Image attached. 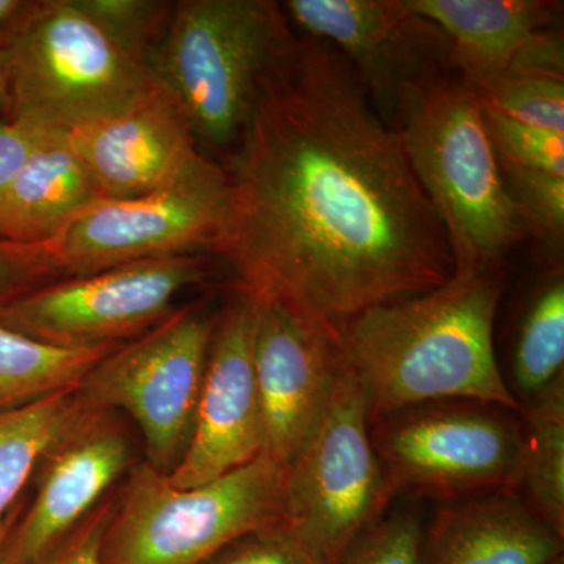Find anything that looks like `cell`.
Here are the masks:
<instances>
[{
    "label": "cell",
    "instance_id": "obj_1",
    "mask_svg": "<svg viewBox=\"0 0 564 564\" xmlns=\"http://www.w3.org/2000/svg\"><path fill=\"white\" fill-rule=\"evenodd\" d=\"M218 254L240 288L339 332L454 276L440 215L350 62L296 40L225 169Z\"/></svg>",
    "mask_w": 564,
    "mask_h": 564
},
{
    "label": "cell",
    "instance_id": "obj_2",
    "mask_svg": "<svg viewBox=\"0 0 564 564\" xmlns=\"http://www.w3.org/2000/svg\"><path fill=\"white\" fill-rule=\"evenodd\" d=\"M503 273L372 307L340 326L345 362L361 381L369 421L419 404L475 402L524 413L494 347Z\"/></svg>",
    "mask_w": 564,
    "mask_h": 564
},
{
    "label": "cell",
    "instance_id": "obj_3",
    "mask_svg": "<svg viewBox=\"0 0 564 564\" xmlns=\"http://www.w3.org/2000/svg\"><path fill=\"white\" fill-rule=\"evenodd\" d=\"M397 102L400 144L451 243L452 281L500 272L529 229L508 192L480 99L463 82L425 76Z\"/></svg>",
    "mask_w": 564,
    "mask_h": 564
},
{
    "label": "cell",
    "instance_id": "obj_4",
    "mask_svg": "<svg viewBox=\"0 0 564 564\" xmlns=\"http://www.w3.org/2000/svg\"><path fill=\"white\" fill-rule=\"evenodd\" d=\"M295 41L281 3L181 0L148 69L180 107L199 150L232 154Z\"/></svg>",
    "mask_w": 564,
    "mask_h": 564
},
{
    "label": "cell",
    "instance_id": "obj_5",
    "mask_svg": "<svg viewBox=\"0 0 564 564\" xmlns=\"http://www.w3.org/2000/svg\"><path fill=\"white\" fill-rule=\"evenodd\" d=\"M285 469L263 454L182 489L147 462L117 491L102 564H203L237 538L284 522Z\"/></svg>",
    "mask_w": 564,
    "mask_h": 564
},
{
    "label": "cell",
    "instance_id": "obj_6",
    "mask_svg": "<svg viewBox=\"0 0 564 564\" xmlns=\"http://www.w3.org/2000/svg\"><path fill=\"white\" fill-rule=\"evenodd\" d=\"M9 118L68 132L115 113L139 98L152 77L77 6L32 0L0 41Z\"/></svg>",
    "mask_w": 564,
    "mask_h": 564
},
{
    "label": "cell",
    "instance_id": "obj_7",
    "mask_svg": "<svg viewBox=\"0 0 564 564\" xmlns=\"http://www.w3.org/2000/svg\"><path fill=\"white\" fill-rule=\"evenodd\" d=\"M392 499L366 392L345 362L325 413L285 469V529L318 564H339Z\"/></svg>",
    "mask_w": 564,
    "mask_h": 564
},
{
    "label": "cell",
    "instance_id": "obj_8",
    "mask_svg": "<svg viewBox=\"0 0 564 564\" xmlns=\"http://www.w3.org/2000/svg\"><path fill=\"white\" fill-rule=\"evenodd\" d=\"M217 315L204 302L176 307L150 332L118 345L77 388L90 406L122 411L135 422L144 462L159 473L172 474L191 444Z\"/></svg>",
    "mask_w": 564,
    "mask_h": 564
},
{
    "label": "cell",
    "instance_id": "obj_9",
    "mask_svg": "<svg viewBox=\"0 0 564 564\" xmlns=\"http://www.w3.org/2000/svg\"><path fill=\"white\" fill-rule=\"evenodd\" d=\"M488 404L426 403L370 423L393 494L441 502L518 489L524 430Z\"/></svg>",
    "mask_w": 564,
    "mask_h": 564
},
{
    "label": "cell",
    "instance_id": "obj_10",
    "mask_svg": "<svg viewBox=\"0 0 564 564\" xmlns=\"http://www.w3.org/2000/svg\"><path fill=\"white\" fill-rule=\"evenodd\" d=\"M228 210V176L212 161L173 187L99 199L41 243L58 278L85 276L163 256L215 252Z\"/></svg>",
    "mask_w": 564,
    "mask_h": 564
},
{
    "label": "cell",
    "instance_id": "obj_11",
    "mask_svg": "<svg viewBox=\"0 0 564 564\" xmlns=\"http://www.w3.org/2000/svg\"><path fill=\"white\" fill-rule=\"evenodd\" d=\"M206 276V259L192 252L61 278L11 303L0 325L55 347L120 345L165 321L177 296Z\"/></svg>",
    "mask_w": 564,
    "mask_h": 564
},
{
    "label": "cell",
    "instance_id": "obj_12",
    "mask_svg": "<svg viewBox=\"0 0 564 564\" xmlns=\"http://www.w3.org/2000/svg\"><path fill=\"white\" fill-rule=\"evenodd\" d=\"M133 464L126 423L115 411L84 402L41 458L35 496L11 529L0 564L40 562L115 491Z\"/></svg>",
    "mask_w": 564,
    "mask_h": 564
},
{
    "label": "cell",
    "instance_id": "obj_13",
    "mask_svg": "<svg viewBox=\"0 0 564 564\" xmlns=\"http://www.w3.org/2000/svg\"><path fill=\"white\" fill-rule=\"evenodd\" d=\"M254 295V372L263 419L262 454L288 469L325 413L345 358L337 329L280 300Z\"/></svg>",
    "mask_w": 564,
    "mask_h": 564
},
{
    "label": "cell",
    "instance_id": "obj_14",
    "mask_svg": "<svg viewBox=\"0 0 564 564\" xmlns=\"http://www.w3.org/2000/svg\"><path fill=\"white\" fill-rule=\"evenodd\" d=\"M258 296L237 285L217 315L195 429L184 458L169 475L177 488H195L251 463L263 452L261 399L254 372Z\"/></svg>",
    "mask_w": 564,
    "mask_h": 564
},
{
    "label": "cell",
    "instance_id": "obj_15",
    "mask_svg": "<svg viewBox=\"0 0 564 564\" xmlns=\"http://www.w3.org/2000/svg\"><path fill=\"white\" fill-rule=\"evenodd\" d=\"M63 133L104 198L173 187L212 162L180 107L154 79L122 109Z\"/></svg>",
    "mask_w": 564,
    "mask_h": 564
},
{
    "label": "cell",
    "instance_id": "obj_16",
    "mask_svg": "<svg viewBox=\"0 0 564 564\" xmlns=\"http://www.w3.org/2000/svg\"><path fill=\"white\" fill-rule=\"evenodd\" d=\"M560 558L563 536L514 491L441 503L423 534L422 564H552Z\"/></svg>",
    "mask_w": 564,
    "mask_h": 564
},
{
    "label": "cell",
    "instance_id": "obj_17",
    "mask_svg": "<svg viewBox=\"0 0 564 564\" xmlns=\"http://www.w3.org/2000/svg\"><path fill=\"white\" fill-rule=\"evenodd\" d=\"M415 17L444 33L463 84L477 91L516 68L549 35L556 3L540 0H406Z\"/></svg>",
    "mask_w": 564,
    "mask_h": 564
},
{
    "label": "cell",
    "instance_id": "obj_18",
    "mask_svg": "<svg viewBox=\"0 0 564 564\" xmlns=\"http://www.w3.org/2000/svg\"><path fill=\"white\" fill-rule=\"evenodd\" d=\"M281 7L311 40L339 51L367 84L395 88V99L410 87L400 65H413L410 47L425 21L406 0H288Z\"/></svg>",
    "mask_w": 564,
    "mask_h": 564
},
{
    "label": "cell",
    "instance_id": "obj_19",
    "mask_svg": "<svg viewBox=\"0 0 564 564\" xmlns=\"http://www.w3.org/2000/svg\"><path fill=\"white\" fill-rule=\"evenodd\" d=\"M104 195L63 132H51L0 193V239L41 243Z\"/></svg>",
    "mask_w": 564,
    "mask_h": 564
},
{
    "label": "cell",
    "instance_id": "obj_20",
    "mask_svg": "<svg viewBox=\"0 0 564 564\" xmlns=\"http://www.w3.org/2000/svg\"><path fill=\"white\" fill-rule=\"evenodd\" d=\"M518 489L527 507L564 538V377L525 400Z\"/></svg>",
    "mask_w": 564,
    "mask_h": 564
},
{
    "label": "cell",
    "instance_id": "obj_21",
    "mask_svg": "<svg viewBox=\"0 0 564 564\" xmlns=\"http://www.w3.org/2000/svg\"><path fill=\"white\" fill-rule=\"evenodd\" d=\"M117 347H55L0 325V411L79 388L93 367Z\"/></svg>",
    "mask_w": 564,
    "mask_h": 564
},
{
    "label": "cell",
    "instance_id": "obj_22",
    "mask_svg": "<svg viewBox=\"0 0 564 564\" xmlns=\"http://www.w3.org/2000/svg\"><path fill=\"white\" fill-rule=\"evenodd\" d=\"M82 404L73 389L0 411V522L21 502L22 489L35 475L41 458Z\"/></svg>",
    "mask_w": 564,
    "mask_h": 564
},
{
    "label": "cell",
    "instance_id": "obj_23",
    "mask_svg": "<svg viewBox=\"0 0 564 564\" xmlns=\"http://www.w3.org/2000/svg\"><path fill=\"white\" fill-rule=\"evenodd\" d=\"M564 282L545 285L527 311L514 345L513 378L525 400L564 377Z\"/></svg>",
    "mask_w": 564,
    "mask_h": 564
},
{
    "label": "cell",
    "instance_id": "obj_24",
    "mask_svg": "<svg viewBox=\"0 0 564 564\" xmlns=\"http://www.w3.org/2000/svg\"><path fill=\"white\" fill-rule=\"evenodd\" d=\"M474 93L481 104L511 120L564 135L563 76L540 70H507Z\"/></svg>",
    "mask_w": 564,
    "mask_h": 564
},
{
    "label": "cell",
    "instance_id": "obj_25",
    "mask_svg": "<svg viewBox=\"0 0 564 564\" xmlns=\"http://www.w3.org/2000/svg\"><path fill=\"white\" fill-rule=\"evenodd\" d=\"M122 50L148 66L165 32L173 2L163 0H76Z\"/></svg>",
    "mask_w": 564,
    "mask_h": 564
},
{
    "label": "cell",
    "instance_id": "obj_26",
    "mask_svg": "<svg viewBox=\"0 0 564 564\" xmlns=\"http://www.w3.org/2000/svg\"><path fill=\"white\" fill-rule=\"evenodd\" d=\"M511 198L518 204L527 229L555 252L564 237V177L500 163Z\"/></svg>",
    "mask_w": 564,
    "mask_h": 564
},
{
    "label": "cell",
    "instance_id": "obj_27",
    "mask_svg": "<svg viewBox=\"0 0 564 564\" xmlns=\"http://www.w3.org/2000/svg\"><path fill=\"white\" fill-rule=\"evenodd\" d=\"M481 111L500 163L564 177V135L511 120L485 104Z\"/></svg>",
    "mask_w": 564,
    "mask_h": 564
},
{
    "label": "cell",
    "instance_id": "obj_28",
    "mask_svg": "<svg viewBox=\"0 0 564 564\" xmlns=\"http://www.w3.org/2000/svg\"><path fill=\"white\" fill-rule=\"evenodd\" d=\"M423 534L415 511L384 514L351 544L339 564H422Z\"/></svg>",
    "mask_w": 564,
    "mask_h": 564
},
{
    "label": "cell",
    "instance_id": "obj_29",
    "mask_svg": "<svg viewBox=\"0 0 564 564\" xmlns=\"http://www.w3.org/2000/svg\"><path fill=\"white\" fill-rule=\"evenodd\" d=\"M61 280L43 243L0 239V313L22 295Z\"/></svg>",
    "mask_w": 564,
    "mask_h": 564
},
{
    "label": "cell",
    "instance_id": "obj_30",
    "mask_svg": "<svg viewBox=\"0 0 564 564\" xmlns=\"http://www.w3.org/2000/svg\"><path fill=\"white\" fill-rule=\"evenodd\" d=\"M203 564H318L282 524L237 538Z\"/></svg>",
    "mask_w": 564,
    "mask_h": 564
},
{
    "label": "cell",
    "instance_id": "obj_31",
    "mask_svg": "<svg viewBox=\"0 0 564 564\" xmlns=\"http://www.w3.org/2000/svg\"><path fill=\"white\" fill-rule=\"evenodd\" d=\"M117 503V491L104 497L76 529L35 564H102V540Z\"/></svg>",
    "mask_w": 564,
    "mask_h": 564
},
{
    "label": "cell",
    "instance_id": "obj_32",
    "mask_svg": "<svg viewBox=\"0 0 564 564\" xmlns=\"http://www.w3.org/2000/svg\"><path fill=\"white\" fill-rule=\"evenodd\" d=\"M50 133L31 122L0 121V193L6 191L29 155Z\"/></svg>",
    "mask_w": 564,
    "mask_h": 564
},
{
    "label": "cell",
    "instance_id": "obj_33",
    "mask_svg": "<svg viewBox=\"0 0 564 564\" xmlns=\"http://www.w3.org/2000/svg\"><path fill=\"white\" fill-rule=\"evenodd\" d=\"M32 0H0V41L18 24Z\"/></svg>",
    "mask_w": 564,
    "mask_h": 564
},
{
    "label": "cell",
    "instance_id": "obj_34",
    "mask_svg": "<svg viewBox=\"0 0 564 564\" xmlns=\"http://www.w3.org/2000/svg\"><path fill=\"white\" fill-rule=\"evenodd\" d=\"M22 508H24V500L18 502L17 507L7 514V518L0 522V555H2L3 544H6L7 538L13 529L14 524H17L18 518H20L22 513Z\"/></svg>",
    "mask_w": 564,
    "mask_h": 564
},
{
    "label": "cell",
    "instance_id": "obj_35",
    "mask_svg": "<svg viewBox=\"0 0 564 564\" xmlns=\"http://www.w3.org/2000/svg\"><path fill=\"white\" fill-rule=\"evenodd\" d=\"M7 118H9V91H7L6 74L0 63V121H6Z\"/></svg>",
    "mask_w": 564,
    "mask_h": 564
},
{
    "label": "cell",
    "instance_id": "obj_36",
    "mask_svg": "<svg viewBox=\"0 0 564 564\" xmlns=\"http://www.w3.org/2000/svg\"><path fill=\"white\" fill-rule=\"evenodd\" d=\"M552 564H563V558L556 560V562Z\"/></svg>",
    "mask_w": 564,
    "mask_h": 564
}]
</instances>
